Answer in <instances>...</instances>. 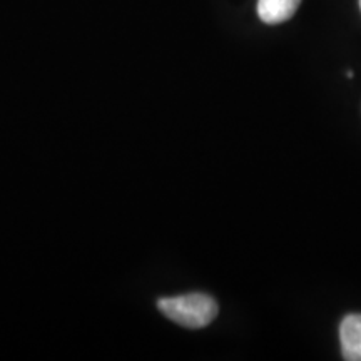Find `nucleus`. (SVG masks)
Wrapping results in <instances>:
<instances>
[{
    "label": "nucleus",
    "instance_id": "1",
    "mask_svg": "<svg viewBox=\"0 0 361 361\" xmlns=\"http://www.w3.org/2000/svg\"><path fill=\"white\" fill-rule=\"evenodd\" d=\"M157 308L171 322L189 329L209 326L219 311L214 298L204 295V293L161 298L157 301Z\"/></svg>",
    "mask_w": 361,
    "mask_h": 361
},
{
    "label": "nucleus",
    "instance_id": "2",
    "mask_svg": "<svg viewBox=\"0 0 361 361\" xmlns=\"http://www.w3.org/2000/svg\"><path fill=\"white\" fill-rule=\"evenodd\" d=\"M340 341L343 358L361 361V314H348L341 322Z\"/></svg>",
    "mask_w": 361,
    "mask_h": 361
},
{
    "label": "nucleus",
    "instance_id": "3",
    "mask_svg": "<svg viewBox=\"0 0 361 361\" xmlns=\"http://www.w3.org/2000/svg\"><path fill=\"white\" fill-rule=\"evenodd\" d=\"M301 0H258V16L268 25L283 24L295 16Z\"/></svg>",
    "mask_w": 361,
    "mask_h": 361
},
{
    "label": "nucleus",
    "instance_id": "4",
    "mask_svg": "<svg viewBox=\"0 0 361 361\" xmlns=\"http://www.w3.org/2000/svg\"><path fill=\"white\" fill-rule=\"evenodd\" d=\"M360 8H361V0H360Z\"/></svg>",
    "mask_w": 361,
    "mask_h": 361
}]
</instances>
